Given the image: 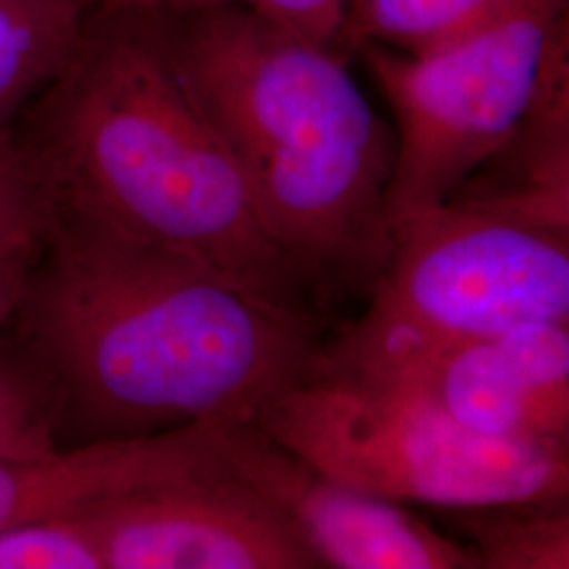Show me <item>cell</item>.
I'll return each mask as SVG.
<instances>
[{"instance_id": "cell-15", "label": "cell", "mask_w": 569, "mask_h": 569, "mask_svg": "<svg viewBox=\"0 0 569 569\" xmlns=\"http://www.w3.org/2000/svg\"><path fill=\"white\" fill-rule=\"evenodd\" d=\"M61 422L60 397L42 367L23 348H0V460L58 451Z\"/></svg>"}, {"instance_id": "cell-5", "label": "cell", "mask_w": 569, "mask_h": 569, "mask_svg": "<svg viewBox=\"0 0 569 569\" xmlns=\"http://www.w3.org/2000/svg\"><path fill=\"white\" fill-rule=\"evenodd\" d=\"M387 264L366 312L323 348L361 367L528 323H569V234L467 204L390 224Z\"/></svg>"}, {"instance_id": "cell-1", "label": "cell", "mask_w": 569, "mask_h": 569, "mask_svg": "<svg viewBox=\"0 0 569 569\" xmlns=\"http://www.w3.org/2000/svg\"><path fill=\"white\" fill-rule=\"evenodd\" d=\"M13 321L63 418L100 439L253 422L326 346V327L207 266L58 218Z\"/></svg>"}, {"instance_id": "cell-11", "label": "cell", "mask_w": 569, "mask_h": 569, "mask_svg": "<svg viewBox=\"0 0 569 569\" xmlns=\"http://www.w3.org/2000/svg\"><path fill=\"white\" fill-rule=\"evenodd\" d=\"M446 201L569 234L568 58L509 140Z\"/></svg>"}, {"instance_id": "cell-17", "label": "cell", "mask_w": 569, "mask_h": 569, "mask_svg": "<svg viewBox=\"0 0 569 569\" xmlns=\"http://www.w3.org/2000/svg\"><path fill=\"white\" fill-rule=\"evenodd\" d=\"M0 569H103L84 512L0 529Z\"/></svg>"}, {"instance_id": "cell-10", "label": "cell", "mask_w": 569, "mask_h": 569, "mask_svg": "<svg viewBox=\"0 0 569 569\" xmlns=\"http://www.w3.org/2000/svg\"><path fill=\"white\" fill-rule=\"evenodd\" d=\"M216 449L218 422H199L0 460V529L84 512L129 489L204 467Z\"/></svg>"}, {"instance_id": "cell-16", "label": "cell", "mask_w": 569, "mask_h": 569, "mask_svg": "<svg viewBox=\"0 0 569 569\" xmlns=\"http://www.w3.org/2000/svg\"><path fill=\"white\" fill-rule=\"evenodd\" d=\"M98 11L176 16L216 7H241L312 41L346 51L345 0H93Z\"/></svg>"}, {"instance_id": "cell-19", "label": "cell", "mask_w": 569, "mask_h": 569, "mask_svg": "<svg viewBox=\"0 0 569 569\" xmlns=\"http://www.w3.org/2000/svg\"><path fill=\"white\" fill-rule=\"evenodd\" d=\"M42 243L0 241V327L16 319Z\"/></svg>"}, {"instance_id": "cell-2", "label": "cell", "mask_w": 569, "mask_h": 569, "mask_svg": "<svg viewBox=\"0 0 569 569\" xmlns=\"http://www.w3.org/2000/svg\"><path fill=\"white\" fill-rule=\"evenodd\" d=\"M23 110L16 140L53 220L161 247L327 326L331 300L266 228L154 16H87L70 60Z\"/></svg>"}, {"instance_id": "cell-18", "label": "cell", "mask_w": 569, "mask_h": 569, "mask_svg": "<svg viewBox=\"0 0 569 569\" xmlns=\"http://www.w3.org/2000/svg\"><path fill=\"white\" fill-rule=\"evenodd\" d=\"M53 213L13 129H0V241L44 243Z\"/></svg>"}, {"instance_id": "cell-6", "label": "cell", "mask_w": 569, "mask_h": 569, "mask_svg": "<svg viewBox=\"0 0 569 569\" xmlns=\"http://www.w3.org/2000/svg\"><path fill=\"white\" fill-rule=\"evenodd\" d=\"M566 0H509L425 53L361 44L395 119L388 222L441 204L509 140L568 58Z\"/></svg>"}, {"instance_id": "cell-13", "label": "cell", "mask_w": 569, "mask_h": 569, "mask_svg": "<svg viewBox=\"0 0 569 569\" xmlns=\"http://www.w3.org/2000/svg\"><path fill=\"white\" fill-rule=\"evenodd\" d=\"M477 569H569V496L449 510Z\"/></svg>"}, {"instance_id": "cell-14", "label": "cell", "mask_w": 569, "mask_h": 569, "mask_svg": "<svg viewBox=\"0 0 569 569\" xmlns=\"http://www.w3.org/2000/svg\"><path fill=\"white\" fill-rule=\"evenodd\" d=\"M509 0H345V44L425 53L479 28Z\"/></svg>"}, {"instance_id": "cell-3", "label": "cell", "mask_w": 569, "mask_h": 569, "mask_svg": "<svg viewBox=\"0 0 569 569\" xmlns=\"http://www.w3.org/2000/svg\"><path fill=\"white\" fill-rule=\"evenodd\" d=\"M154 18L270 234L331 305L367 300L392 239L395 136L342 51L241 7Z\"/></svg>"}, {"instance_id": "cell-12", "label": "cell", "mask_w": 569, "mask_h": 569, "mask_svg": "<svg viewBox=\"0 0 569 569\" xmlns=\"http://www.w3.org/2000/svg\"><path fill=\"white\" fill-rule=\"evenodd\" d=\"M84 23L82 0H0V129L70 60Z\"/></svg>"}, {"instance_id": "cell-7", "label": "cell", "mask_w": 569, "mask_h": 569, "mask_svg": "<svg viewBox=\"0 0 569 569\" xmlns=\"http://www.w3.org/2000/svg\"><path fill=\"white\" fill-rule=\"evenodd\" d=\"M103 569H317L277 510L226 468L204 467L129 489L84 510Z\"/></svg>"}, {"instance_id": "cell-4", "label": "cell", "mask_w": 569, "mask_h": 569, "mask_svg": "<svg viewBox=\"0 0 569 569\" xmlns=\"http://www.w3.org/2000/svg\"><path fill=\"white\" fill-rule=\"evenodd\" d=\"M253 425L327 477L399 505L449 512L569 496V449L475 435L406 388L321 359Z\"/></svg>"}, {"instance_id": "cell-8", "label": "cell", "mask_w": 569, "mask_h": 569, "mask_svg": "<svg viewBox=\"0 0 569 569\" xmlns=\"http://www.w3.org/2000/svg\"><path fill=\"white\" fill-rule=\"evenodd\" d=\"M333 369L406 388L475 435L569 449V323H528Z\"/></svg>"}, {"instance_id": "cell-9", "label": "cell", "mask_w": 569, "mask_h": 569, "mask_svg": "<svg viewBox=\"0 0 569 569\" xmlns=\"http://www.w3.org/2000/svg\"><path fill=\"white\" fill-rule=\"evenodd\" d=\"M220 453L226 468L302 538L321 568L477 569L458 538L399 502L327 477L253 422L220 425Z\"/></svg>"}]
</instances>
